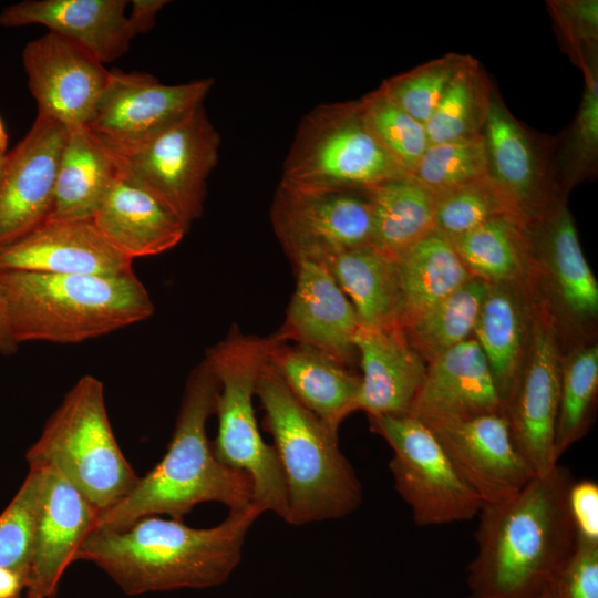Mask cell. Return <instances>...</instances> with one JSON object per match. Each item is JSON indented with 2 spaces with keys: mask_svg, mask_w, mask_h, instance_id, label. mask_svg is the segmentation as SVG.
I'll return each mask as SVG.
<instances>
[{
  "mask_svg": "<svg viewBox=\"0 0 598 598\" xmlns=\"http://www.w3.org/2000/svg\"><path fill=\"white\" fill-rule=\"evenodd\" d=\"M575 478L557 464L509 498L484 504L476 554L467 568L471 598H535L577 548L568 504Z\"/></svg>",
  "mask_w": 598,
  "mask_h": 598,
  "instance_id": "6da1fadb",
  "label": "cell"
},
{
  "mask_svg": "<svg viewBox=\"0 0 598 598\" xmlns=\"http://www.w3.org/2000/svg\"><path fill=\"white\" fill-rule=\"evenodd\" d=\"M262 513L251 502L209 528L145 516L120 530H93L75 560L93 563L128 596L215 587L238 566L246 536Z\"/></svg>",
  "mask_w": 598,
  "mask_h": 598,
  "instance_id": "7a4b0ae2",
  "label": "cell"
},
{
  "mask_svg": "<svg viewBox=\"0 0 598 598\" xmlns=\"http://www.w3.org/2000/svg\"><path fill=\"white\" fill-rule=\"evenodd\" d=\"M219 384L205 360L187 378L174 432L163 458L115 505L97 515L93 530H120L151 515L183 520L205 502L237 511L252 502V482L220 463L207 439Z\"/></svg>",
  "mask_w": 598,
  "mask_h": 598,
  "instance_id": "3957f363",
  "label": "cell"
},
{
  "mask_svg": "<svg viewBox=\"0 0 598 598\" xmlns=\"http://www.w3.org/2000/svg\"><path fill=\"white\" fill-rule=\"evenodd\" d=\"M13 341L79 343L152 317L154 303L133 272L115 276L0 272Z\"/></svg>",
  "mask_w": 598,
  "mask_h": 598,
  "instance_id": "277c9868",
  "label": "cell"
},
{
  "mask_svg": "<svg viewBox=\"0 0 598 598\" xmlns=\"http://www.w3.org/2000/svg\"><path fill=\"white\" fill-rule=\"evenodd\" d=\"M256 395L285 478V522L305 525L353 513L362 502V486L339 448L338 432L292 395L268 361Z\"/></svg>",
  "mask_w": 598,
  "mask_h": 598,
  "instance_id": "5b68a950",
  "label": "cell"
},
{
  "mask_svg": "<svg viewBox=\"0 0 598 598\" xmlns=\"http://www.w3.org/2000/svg\"><path fill=\"white\" fill-rule=\"evenodd\" d=\"M271 344V336L245 334L233 327L225 339L206 351L204 360L219 384L215 409L218 430L212 443L216 458L247 473L252 482V502L285 520L283 474L274 446L260 434L254 408L257 381Z\"/></svg>",
  "mask_w": 598,
  "mask_h": 598,
  "instance_id": "8992f818",
  "label": "cell"
},
{
  "mask_svg": "<svg viewBox=\"0 0 598 598\" xmlns=\"http://www.w3.org/2000/svg\"><path fill=\"white\" fill-rule=\"evenodd\" d=\"M25 458L29 467L59 472L100 513L120 502L138 480L112 430L103 383L90 374L69 390Z\"/></svg>",
  "mask_w": 598,
  "mask_h": 598,
  "instance_id": "52a82bcc",
  "label": "cell"
},
{
  "mask_svg": "<svg viewBox=\"0 0 598 598\" xmlns=\"http://www.w3.org/2000/svg\"><path fill=\"white\" fill-rule=\"evenodd\" d=\"M404 176L370 131L359 100L319 105L301 121L280 184L370 189Z\"/></svg>",
  "mask_w": 598,
  "mask_h": 598,
  "instance_id": "ba28073f",
  "label": "cell"
},
{
  "mask_svg": "<svg viewBox=\"0 0 598 598\" xmlns=\"http://www.w3.org/2000/svg\"><path fill=\"white\" fill-rule=\"evenodd\" d=\"M219 145V133L200 105L140 141L106 147L122 171L189 227L203 213L207 178L217 165Z\"/></svg>",
  "mask_w": 598,
  "mask_h": 598,
  "instance_id": "9c48e42d",
  "label": "cell"
},
{
  "mask_svg": "<svg viewBox=\"0 0 598 598\" xmlns=\"http://www.w3.org/2000/svg\"><path fill=\"white\" fill-rule=\"evenodd\" d=\"M370 430L393 450L394 487L419 526L465 522L483 501L460 474L434 432L411 413L368 416Z\"/></svg>",
  "mask_w": 598,
  "mask_h": 598,
  "instance_id": "30bf717a",
  "label": "cell"
},
{
  "mask_svg": "<svg viewBox=\"0 0 598 598\" xmlns=\"http://www.w3.org/2000/svg\"><path fill=\"white\" fill-rule=\"evenodd\" d=\"M271 223L293 265H327L343 251L372 245L369 189H305L279 184Z\"/></svg>",
  "mask_w": 598,
  "mask_h": 598,
  "instance_id": "8fae6325",
  "label": "cell"
},
{
  "mask_svg": "<svg viewBox=\"0 0 598 598\" xmlns=\"http://www.w3.org/2000/svg\"><path fill=\"white\" fill-rule=\"evenodd\" d=\"M561 337L543 300L536 295L526 358L504 404L514 444L536 476L558 463L554 441L558 413Z\"/></svg>",
  "mask_w": 598,
  "mask_h": 598,
  "instance_id": "7c38bea8",
  "label": "cell"
},
{
  "mask_svg": "<svg viewBox=\"0 0 598 598\" xmlns=\"http://www.w3.org/2000/svg\"><path fill=\"white\" fill-rule=\"evenodd\" d=\"M536 292L563 330L582 331L598 318V282L565 199L527 224Z\"/></svg>",
  "mask_w": 598,
  "mask_h": 598,
  "instance_id": "4fadbf2b",
  "label": "cell"
},
{
  "mask_svg": "<svg viewBox=\"0 0 598 598\" xmlns=\"http://www.w3.org/2000/svg\"><path fill=\"white\" fill-rule=\"evenodd\" d=\"M22 63L38 114L68 131L87 128L110 73L92 52L55 32L29 41Z\"/></svg>",
  "mask_w": 598,
  "mask_h": 598,
  "instance_id": "5bb4252c",
  "label": "cell"
},
{
  "mask_svg": "<svg viewBox=\"0 0 598 598\" xmlns=\"http://www.w3.org/2000/svg\"><path fill=\"white\" fill-rule=\"evenodd\" d=\"M213 79L164 84L146 73L111 71L87 125L107 147L140 141L203 105Z\"/></svg>",
  "mask_w": 598,
  "mask_h": 598,
  "instance_id": "9a60e30c",
  "label": "cell"
},
{
  "mask_svg": "<svg viewBox=\"0 0 598 598\" xmlns=\"http://www.w3.org/2000/svg\"><path fill=\"white\" fill-rule=\"evenodd\" d=\"M68 133L59 122L38 114L25 136L6 154L0 169V248L48 219Z\"/></svg>",
  "mask_w": 598,
  "mask_h": 598,
  "instance_id": "2e32d148",
  "label": "cell"
},
{
  "mask_svg": "<svg viewBox=\"0 0 598 598\" xmlns=\"http://www.w3.org/2000/svg\"><path fill=\"white\" fill-rule=\"evenodd\" d=\"M488 176L527 223L565 199L547 146L509 112L495 89L482 131Z\"/></svg>",
  "mask_w": 598,
  "mask_h": 598,
  "instance_id": "e0dca14e",
  "label": "cell"
},
{
  "mask_svg": "<svg viewBox=\"0 0 598 598\" xmlns=\"http://www.w3.org/2000/svg\"><path fill=\"white\" fill-rule=\"evenodd\" d=\"M427 426L484 504L509 498L536 476L514 444L504 409Z\"/></svg>",
  "mask_w": 598,
  "mask_h": 598,
  "instance_id": "ac0fdd59",
  "label": "cell"
},
{
  "mask_svg": "<svg viewBox=\"0 0 598 598\" xmlns=\"http://www.w3.org/2000/svg\"><path fill=\"white\" fill-rule=\"evenodd\" d=\"M132 262L92 218L47 219L0 248V272L115 276L133 271Z\"/></svg>",
  "mask_w": 598,
  "mask_h": 598,
  "instance_id": "d6986e66",
  "label": "cell"
},
{
  "mask_svg": "<svg viewBox=\"0 0 598 598\" xmlns=\"http://www.w3.org/2000/svg\"><path fill=\"white\" fill-rule=\"evenodd\" d=\"M295 268L296 288L285 321L272 336L316 349L351 368L358 360L354 341L361 327L352 303L326 265L302 261Z\"/></svg>",
  "mask_w": 598,
  "mask_h": 598,
  "instance_id": "ffe728a7",
  "label": "cell"
},
{
  "mask_svg": "<svg viewBox=\"0 0 598 598\" xmlns=\"http://www.w3.org/2000/svg\"><path fill=\"white\" fill-rule=\"evenodd\" d=\"M39 468L43 488L24 592L25 598H53L100 512L59 472Z\"/></svg>",
  "mask_w": 598,
  "mask_h": 598,
  "instance_id": "44dd1931",
  "label": "cell"
},
{
  "mask_svg": "<svg viewBox=\"0 0 598 598\" xmlns=\"http://www.w3.org/2000/svg\"><path fill=\"white\" fill-rule=\"evenodd\" d=\"M503 409L488 362L471 338L427 363L410 413L430 425Z\"/></svg>",
  "mask_w": 598,
  "mask_h": 598,
  "instance_id": "7402d4cb",
  "label": "cell"
},
{
  "mask_svg": "<svg viewBox=\"0 0 598 598\" xmlns=\"http://www.w3.org/2000/svg\"><path fill=\"white\" fill-rule=\"evenodd\" d=\"M92 219L132 260L173 249L188 229L165 203L120 167Z\"/></svg>",
  "mask_w": 598,
  "mask_h": 598,
  "instance_id": "603a6c76",
  "label": "cell"
},
{
  "mask_svg": "<svg viewBox=\"0 0 598 598\" xmlns=\"http://www.w3.org/2000/svg\"><path fill=\"white\" fill-rule=\"evenodd\" d=\"M354 343L362 371L354 412L364 411L368 416L410 413L427 363L403 329L361 326Z\"/></svg>",
  "mask_w": 598,
  "mask_h": 598,
  "instance_id": "cb8c5ba5",
  "label": "cell"
},
{
  "mask_svg": "<svg viewBox=\"0 0 598 598\" xmlns=\"http://www.w3.org/2000/svg\"><path fill=\"white\" fill-rule=\"evenodd\" d=\"M126 0H24L4 8L0 24L44 25L75 41L102 63L122 56L135 37L125 13Z\"/></svg>",
  "mask_w": 598,
  "mask_h": 598,
  "instance_id": "d4e9b609",
  "label": "cell"
},
{
  "mask_svg": "<svg viewBox=\"0 0 598 598\" xmlns=\"http://www.w3.org/2000/svg\"><path fill=\"white\" fill-rule=\"evenodd\" d=\"M271 338L270 368L305 408L338 432L354 412L360 375L316 349Z\"/></svg>",
  "mask_w": 598,
  "mask_h": 598,
  "instance_id": "484cf974",
  "label": "cell"
},
{
  "mask_svg": "<svg viewBox=\"0 0 598 598\" xmlns=\"http://www.w3.org/2000/svg\"><path fill=\"white\" fill-rule=\"evenodd\" d=\"M536 289L519 283H488L473 338L491 368L505 404L522 371L532 330Z\"/></svg>",
  "mask_w": 598,
  "mask_h": 598,
  "instance_id": "4316f807",
  "label": "cell"
},
{
  "mask_svg": "<svg viewBox=\"0 0 598 598\" xmlns=\"http://www.w3.org/2000/svg\"><path fill=\"white\" fill-rule=\"evenodd\" d=\"M527 221L506 215L448 239L473 277L487 283L536 286Z\"/></svg>",
  "mask_w": 598,
  "mask_h": 598,
  "instance_id": "83f0119b",
  "label": "cell"
},
{
  "mask_svg": "<svg viewBox=\"0 0 598 598\" xmlns=\"http://www.w3.org/2000/svg\"><path fill=\"white\" fill-rule=\"evenodd\" d=\"M326 266L352 303L362 327L401 328L395 259L369 245L343 251Z\"/></svg>",
  "mask_w": 598,
  "mask_h": 598,
  "instance_id": "f1b7e54d",
  "label": "cell"
},
{
  "mask_svg": "<svg viewBox=\"0 0 598 598\" xmlns=\"http://www.w3.org/2000/svg\"><path fill=\"white\" fill-rule=\"evenodd\" d=\"M117 168L111 151L87 128L69 131L48 219L92 218Z\"/></svg>",
  "mask_w": 598,
  "mask_h": 598,
  "instance_id": "f546056e",
  "label": "cell"
},
{
  "mask_svg": "<svg viewBox=\"0 0 598 598\" xmlns=\"http://www.w3.org/2000/svg\"><path fill=\"white\" fill-rule=\"evenodd\" d=\"M400 326L408 328L473 276L451 241L434 230L398 260Z\"/></svg>",
  "mask_w": 598,
  "mask_h": 598,
  "instance_id": "4dcf8cb0",
  "label": "cell"
},
{
  "mask_svg": "<svg viewBox=\"0 0 598 598\" xmlns=\"http://www.w3.org/2000/svg\"><path fill=\"white\" fill-rule=\"evenodd\" d=\"M372 246L398 260L435 230L436 197L410 176L369 189Z\"/></svg>",
  "mask_w": 598,
  "mask_h": 598,
  "instance_id": "1f68e13d",
  "label": "cell"
},
{
  "mask_svg": "<svg viewBox=\"0 0 598 598\" xmlns=\"http://www.w3.org/2000/svg\"><path fill=\"white\" fill-rule=\"evenodd\" d=\"M598 394V344L574 347L563 354L558 413L555 429V460L586 435L594 422Z\"/></svg>",
  "mask_w": 598,
  "mask_h": 598,
  "instance_id": "d6a6232c",
  "label": "cell"
},
{
  "mask_svg": "<svg viewBox=\"0 0 598 598\" xmlns=\"http://www.w3.org/2000/svg\"><path fill=\"white\" fill-rule=\"evenodd\" d=\"M488 283L472 277L403 329L409 342L426 361L473 338Z\"/></svg>",
  "mask_w": 598,
  "mask_h": 598,
  "instance_id": "836d02e7",
  "label": "cell"
},
{
  "mask_svg": "<svg viewBox=\"0 0 598 598\" xmlns=\"http://www.w3.org/2000/svg\"><path fill=\"white\" fill-rule=\"evenodd\" d=\"M493 89L478 61L466 55L425 123L430 145L481 135Z\"/></svg>",
  "mask_w": 598,
  "mask_h": 598,
  "instance_id": "e575fe53",
  "label": "cell"
},
{
  "mask_svg": "<svg viewBox=\"0 0 598 598\" xmlns=\"http://www.w3.org/2000/svg\"><path fill=\"white\" fill-rule=\"evenodd\" d=\"M598 64L590 59L581 70L585 90L576 118L567 133L554 173L560 192L567 190L595 173L598 158Z\"/></svg>",
  "mask_w": 598,
  "mask_h": 598,
  "instance_id": "d590c367",
  "label": "cell"
},
{
  "mask_svg": "<svg viewBox=\"0 0 598 598\" xmlns=\"http://www.w3.org/2000/svg\"><path fill=\"white\" fill-rule=\"evenodd\" d=\"M364 120L384 151L410 175L430 146L425 125L394 103L379 86L361 100Z\"/></svg>",
  "mask_w": 598,
  "mask_h": 598,
  "instance_id": "8d00e7d4",
  "label": "cell"
},
{
  "mask_svg": "<svg viewBox=\"0 0 598 598\" xmlns=\"http://www.w3.org/2000/svg\"><path fill=\"white\" fill-rule=\"evenodd\" d=\"M435 197V230L447 239L460 237L499 216L522 218L488 175Z\"/></svg>",
  "mask_w": 598,
  "mask_h": 598,
  "instance_id": "74e56055",
  "label": "cell"
},
{
  "mask_svg": "<svg viewBox=\"0 0 598 598\" xmlns=\"http://www.w3.org/2000/svg\"><path fill=\"white\" fill-rule=\"evenodd\" d=\"M488 175L483 135L431 144L409 175L440 195Z\"/></svg>",
  "mask_w": 598,
  "mask_h": 598,
  "instance_id": "f35d334b",
  "label": "cell"
},
{
  "mask_svg": "<svg viewBox=\"0 0 598 598\" xmlns=\"http://www.w3.org/2000/svg\"><path fill=\"white\" fill-rule=\"evenodd\" d=\"M43 488V470L29 473L0 514V567L12 569L27 581Z\"/></svg>",
  "mask_w": 598,
  "mask_h": 598,
  "instance_id": "ab89813d",
  "label": "cell"
},
{
  "mask_svg": "<svg viewBox=\"0 0 598 598\" xmlns=\"http://www.w3.org/2000/svg\"><path fill=\"white\" fill-rule=\"evenodd\" d=\"M465 58L463 54L447 53L384 80L380 87L394 103L425 125Z\"/></svg>",
  "mask_w": 598,
  "mask_h": 598,
  "instance_id": "60d3db41",
  "label": "cell"
},
{
  "mask_svg": "<svg viewBox=\"0 0 598 598\" xmlns=\"http://www.w3.org/2000/svg\"><path fill=\"white\" fill-rule=\"evenodd\" d=\"M550 14L569 56L580 69L597 56L598 1H550Z\"/></svg>",
  "mask_w": 598,
  "mask_h": 598,
  "instance_id": "b9f144b4",
  "label": "cell"
},
{
  "mask_svg": "<svg viewBox=\"0 0 598 598\" xmlns=\"http://www.w3.org/2000/svg\"><path fill=\"white\" fill-rule=\"evenodd\" d=\"M542 595L544 598H598V543L579 538L577 548Z\"/></svg>",
  "mask_w": 598,
  "mask_h": 598,
  "instance_id": "7bdbcfd3",
  "label": "cell"
},
{
  "mask_svg": "<svg viewBox=\"0 0 598 598\" xmlns=\"http://www.w3.org/2000/svg\"><path fill=\"white\" fill-rule=\"evenodd\" d=\"M568 504L578 537L598 543V484L592 480H575Z\"/></svg>",
  "mask_w": 598,
  "mask_h": 598,
  "instance_id": "ee69618b",
  "label": "cell"
},
{
  "mask_svg": "<svg viewBox=\"0 0 598 598\" xmlns=\"http://www.w3.org/2000/svg\"><path fill=\"white\" fill-rule=\"evenodd\" d=\"M132 11L127 16L132 32L136 37L150 31L156 20L159 10L167 3L165 0H133Z\"/></svg>",
  "mask_w": 598,
  "mask_h": 598,
  "instance_id": "f6af8a7d",
  "label": "cell"
},
{
  "mask_svg": "<svg viewBox=\"0 0 598 598\" xmlns=\"http://www.w3.org/2000/svg\"><path fill=\"white\" fill-rule=\"evenodd\" d=\"M25 579L17 571L0 567V598H21Z\"/></svg>",
  "mask_w": 598,
  "mask_h": 598,
  "instance_id": "bcb514c9",
  "label": "cell"
},
{
  "mask_svg": "<svg viewBox=\"0 0 598 598\" xmlns=\"http://www.w3.org/2000/svg\"><path fill=\"white\" fill-rule=\"evenodd\" d=\"M18 344L13 341L7 320L6 301L0 285V354L10 355L18 350Z\"/></svg>",
  "mask_w": 598,
  "mask_h": 598,
  "instance_id": "7dc6e473",
  "label": "cell"
},
{
  "mask_svg": "<svg viewBox=\"0 0 598 598\" xmlns=\"http://www.w3.org/2000/svg\"><path fill=\"white\" fill-rule=\"evenodd\" d=\"M8 136L0 120V158L3 157L7 148Z\"/></svg>",
  "mask_w": 598,
  "mask_h": 598,
  "instance_id": "c3c4849f",
  "label": "cell"
},
{
  "mask_svg": "<svg viewBox=\"0 0 598 598\" xmlns=\"http://www.w3.org/2000/svg\"><path fill=\"white\" fill-rule=\"evenodd\" d=\"M4 156H6V155H4ZM4 156L0 158V169H1V166H2V163H3Z\"/></svg>",
  "mask_w": 598,
  "mask_h": 598,
  "instance_id": "681fc988",
  "label": "cell"
},
{
  "mask_svg": "<svg viewBox=\"0 0 598 598\" xmlns=\"http://www.w3.org/2000/svg\"><path fill=\"white\" fill-rule=\"evenodd\" d=\"M535 598H544V596H543V595H540V596H538V597H535Z\"/></svg>",
  "mask_w": 598,
  "mask_h": 598,
  "instance_id": "f907efd6",
  "label": "cell"
}]
</instances>
